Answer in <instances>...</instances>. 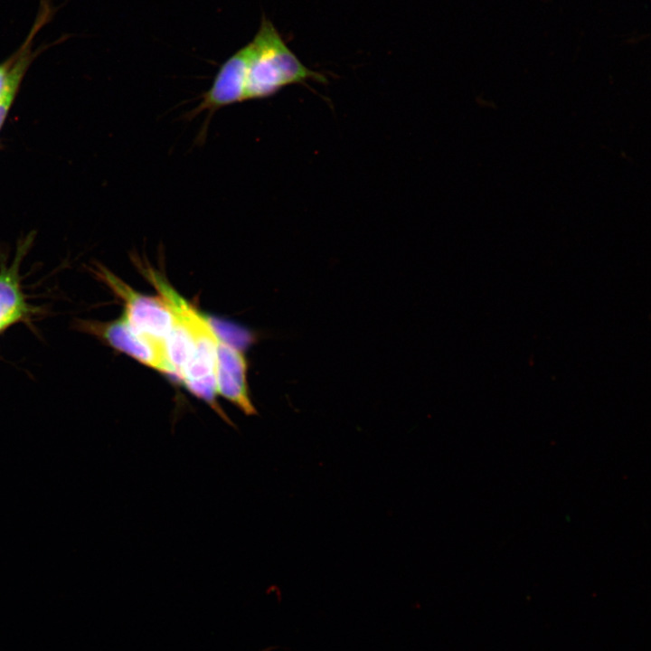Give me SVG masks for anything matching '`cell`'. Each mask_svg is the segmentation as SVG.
I'll list each match as a JSON object with an SVG mask.
<instances>
[{"mask_svg": "<svg viewBox=\"0 0 651 651\" xmlns=\"http://www.w3.org/2000/svg\"><path fill=\"white\" fill-rule=\"evenodd\" d=\"M248 47L245 101L271 97L292 84L326 80L300 61L265 15Z\"/></svg>", "mask_w": 651, "mask_h": 651, "instance_id": "1", "label": "cell"}, {"mask_svg": "<svg viewBox=\"0 0 651 651\" xmlns=\"http://www.w3.org/2000/svg\"><path fill=\"white\" fill-rule=\"evenodd\" d=\"M95 273L122 300V317L127 324L138 335L165 347L174 316L165 300L137 292L101 265Z\"/></svg>", "mask_w": 651, "mask_h": 651, "instance_id": "2", "label": "cell"}, {"mask_svg": "<svg viewBox=\"0 0 651 651\" xmlns=\"http://www.w3.org/2000/svg\"><path fill=\"white\" fill-rule=\"evenodd\" d=\"M79 326L144 365L175 376L165 347L136 333L123 317L109 322L79 321Z\"/></svg>", "mask_w": 651, "mask_h": 651, "instance_id": "3", "label": "cell"}, {"mask_svg": "<svg viewBox=\"0 0 651 651\" xmlns=\"http://www.w3.org/2000/svg\"><path fill=\"white\" fill-rule=\"evenodd\" d=\"M248 58L249 47L246 44L220 66L210 88L202 94L191 116L205 111L212 114L224 107L245 101Z\"/></svg>", "mask_w": 651, "mask_h": 651, "instance_id": "4", "label": "cell"}, {"mask_svg": "<svg viewBox=\"0 0 651 651\" xmlns=\"http://www.w3.org/2000/svg\"><path fill=\"white\" fill-rule=\"evenodd\" d=\"M215 383L217 395L225 398L246 415L256 414L249 394L245 357L241 350L225 341L219 334Z\"/></svg>", "mask_w": 651, "mask_h": 651, "instance_id": "5", "label": "cell"}, {"mask_svg": "<svg viewBox=\"0 0 651 651\" xmlns=\"http://www.w3.org/2000/svg\"><path fill=\"white\" fill-rule=\"evenodd\" d=\"M55 13L51 0H40L35 20L24 41L8 58L0 62V99L9 87L21 83L34 59L51 45L33 50V40Z\"/></svg>", "mask_w": 651, "mask_h": 651, "instance_id": "6", "label": "cell"}, {"mask_svg": "<svg viewBox=\"0 0 651 651\" xmlns=\"http://www.w3.org/2000/svg\"><path fill=\"white\" fill-rule=\"evenodd\" d=\"M30 241V238L22 241L13 263L0 270V333L14 324L28 319L33 312L22 292L19 278L20 263Z\"/></svg>", "mask_w": 651, "mask_h": 651, "instance_id": "7", "label": "cell"}]
</instances>
